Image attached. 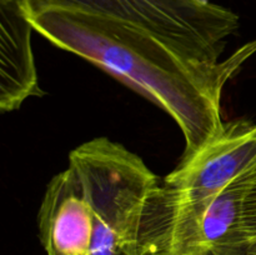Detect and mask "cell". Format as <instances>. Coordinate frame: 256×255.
<instances>
[{
    "mask_svg": "<svg viewBox=\"0 0 256 255\" xmlns=\"http://www.w3.org/2000/svg\"><path fill=\"white\" fill-rule=\"evenodd\" d=\"M32 29L59 49L82 58L125 82L170 115L182 130L189 155L224 124V88L256 52V40L229 58L205 62L180 54L134 25L72 9L30 15Z\"/></svg>",
    "mask_w": 256,
    "mask_h": 255,
    "instance_id": "6da1fadb",
    "label": "cell"
},
{
    "mask_svg": "<svg viewBox=\"0 0 256 255\" xmlns=\"http://www.w3.org/2000/svg\"><path fill=\"white\" fill-rule=\"evenodd\" d=\"M256 165V122H224L214 138L150 192L129 255H196L200 226L215 198Z\"/></svg>",
    "mask_w": 256,
    "mask_h": 255,
    "instance_id": "7a4b0ae2",
    "label": "cell"
},
{
    "mask_svg": "<svg viewBox=\"0 0 256 255\" xmlns=\"http://www.w3.org/2000/svg\"><path fill=\"white\" fill-rule=\"evenodd\" d=\"M94 212L90 255H128L146 198L160 180L136 154L108 138L82 142L69 154Z\"/></svg>",
    "mask_w": 256,
    "mask_h": 255,
    "instance_id": "3957f363",
    "label": "cell"
},
{
    "mask_svg": "<svg viewBox=\"0 0 256 255\" xmlns=\"http://www.w3.org/2000/svg\"><path fill=\"white\" fill-rule=\"evenodd\" d=\"M24 9L28 16L46 9H72L112 18L205 62L222 60L226 39L240 26L232 10L210 0H25Z\"/></svg>",
    "mask_w": 256,
    "mask_h": 255,
    "instance_id": "277c9868",
    "label": "cell"
},
{
    "mask_svg": "<svg viewBox=\"0 0 256 255\" xmlns=\"http://www.w3.org/2000/svg\"><path fill=\"white\" fill-rule=\"evenodd\" d=\"M38 225L46 255L92 254L94 212L70 166L48 184Z\"/></svg>",
    "mask_w": 256,
    "mask_h": 255,
    "instance_id": "5b68a950",
    "label": "cell"
},
{
    "mask_svg": "<svg viewBox=\"0 0 256 255\" xmlns=\"http://www.w3.org/2000/svg\"><path fill=\"white\" fill-rule=\"evenodd\" d=\"M25 0H0V110L19 109L32 96L45 94L39 85L32 48V25Z\"/></svg>",
    "mask_w": 256,
    "mask_h": 255,
    "instance_id": "8992f818",
    "label": "cell"
},
{
    "mask_svg": "<svg viewBox=\"0 0 256 255\" xmlns=\"http://www.w3.org/2000/svg\"><path fill=\"white\" fill-rule=\"evenodd\" d=\"M252 240H256V166L250 174L249 186H248L244 202H242L239 230H238L235 242L232 245L252 242Z\"/></svg>",
    "mask_w": 256,
    "mask_h": 255,
    "instance_id": "52a82bcc",
    "label": "cell"
},
{
    "mask_svg": "<svg viewBox=\"0 0 256 255\" xmlns=\"http://www.w3.org/2000/svg\"><path fill=\"white\" fill-rule=\"evenodd\" d=\"M214 255H256V240L222 248Z\"/></svg>",
    "mask_w": 256,
    "mask_h": 255,
    "instance_id": "ba28073f",
    "label": "cell"
}]
</instances>
